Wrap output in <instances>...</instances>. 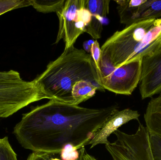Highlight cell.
<instances>
[{
  "mask_svg": "<svg viewBox=\"0 0 161 160\" xmlns=\"http://www.w3.org/2000/svg\"><path fill=\"white\" fill-rule=\"evenodd\" d=\"M140 116V114L138 111L129 108L118 111L111 116L95 133L88 145H91V148H92L98 144H108L109 143L108 138L111 134L131 120H136L139 123Z\"/></svg>",
  "mask_w": 161,
  "mask_h": 160,
  "instance_id": "9",
  "label": "cell"
},
{
  "mask_svg": "<svg viewBox=\"0 0 161 160\" xmlns=\"http://www.w3.org/2000/svg\"><path fill=\"white\" fill-rule=\"evenodd\" d=\"M97 90V88L91 82L84 80L80 81L72 89L74 105H78L92 97Z\"/></svg>",
  "mask_w": 161,
  "mask_h": 160,
  "instance_id": "12",
  "label": "cell"
},
{
  "mask_svg": "<svg viewBox=\"0 0 161 160\" xmlns=\"http://www.w3.org/2000/svg\"><path fill=\"white\" fill-rule=\"evenodd\" d=\"M94 42V40H89L84 41L83 42V47L84 49V50L87 53H90V50H91V47H92V44Z\"/></svg>",
  "mask_w": 161,
  "mask_h": 160,
  "instance_id": "21",
  "label": "cell"
},
{
  "mask_svg": "<svg viewBox=\"0 0 161 160\" xmlns=\"http://www.w3.org/2000/svg\"><path fill=\"white\" fill-rule=\"evenodd\" d=\"M0 160H18L17 154L12 149L8 137L0 138Z\"/></svg>",
  "mask_w": 161,
  "mask_h": 160,
  "instance_id": "15",
  "label": "cell"
},
{
  "mask_svg": "<svg viewBox=\"0 0 161 160\" xmlns=\"http://www.w3.org/2000/svg\"><path fill=\"white\" fill-rule=\"evenodd\" d=\"M161 47V18L132 23L116 31L101 48V59L115 67L142 58Z\"/></svg>",
  "mask_w": 161,
  "mask_h": 160,
  "instance_id": "3",
  "label": "cell"
},
{
  "mask_svg": "<svg viewBox=\"0 0 161 160\" xmlns=\"http://www.w3.org/2000/svg\"><path fill=\"white\" fill-rule=\"evenodd\" d=\"M142 58L133 59L115 67L100 59L97 70L98 82L105 89L119 95H130L140 83Z\"/></svg>",
  "mask_w": 161,
  "mask_h": 160,
  "instance_id": "5",
  "label": "cell"
},
{
  "mask_svg": "<svg viewBox=\"0 0 161 160\" xmlns=\"http://www.w3.org/2000/svg\"><path fill=\"white\" fill-rule=\"evenodd\" d=\"M83 80L92 82L99 91H105L98 82L91 55L73 46L50 62L46 69L34 80L50 100L74 105L73 88Z\"/></svg>",
  "mask_w": 161,
  "mask_h": 160,
  "instance_id": "2",
  "label": "cell"
},
{
  "mask_svg": "<svg viewBox=\"0 0 161 160\" xmlns=\"http://www.w3.org/2000/svg\"><path fill=\"white\" fill-rule=\"evenodd\" d=\"M53 155L44 152H33L29 155L27 160H50Z\"/></svg>",
  "mask_w": 161,
  "mask_h": 160,
  "instance_id": "19",
  "label": "cell"
},
{
  "mask_svg": "<svg viewBox=\"0 0 161 160\" xmlns=\"http://www.w3.org/2000/svg\"><path fill=\"white\" fill-rule=\"evenodd\" d=\"M139 84L142 100L161 93V47L142 58Z\"/></svg>",
  "mask_w": 161,
  "mask_h": 160,
  "instance_id": "8",
  "label": "cell"
},
{
  "mask_svg": "<svg viewBox=\"0 0 161 160\" xmlns=\"http://www.w3.org/2000/svg\"><path fill=\"white\" fill-rule=\"evenodd\" d=\"M120 22L129 26L150 19L161 18V0H118Z\"/></svg>",
  "mask_w": 161,
  "mask_h": 160,
  "instance_id": "7",
  "label": "cell"
},
{
  "mask_svg": "<svg viewBox=\"0 0 161 160\" xmlns=\"http://www.w3.org/2000/svg\"><path fill=\"white\" fill-rule=\"evenodd\" d=\"M85 3L86 0H65L61 9L56 13L59 19V29L55 43L63 39L64 50L74 46L90 23L92 15L85 8Z\"/></svg>",
  "mask_w": 161,
  "mask_h": 160,
  "instance_id": "6",
  "label": "cell"
},
{
  "mask_svg": "<svg viewBox=\"0 0 161 160\" xmlns=\"http://www.w3.org/2000/svg\"><path fill=\"white\" fill-rule=\"evenodd\" d=\"M65 0H30L31 6L38 12L43 13H57L62 8Z\"/></svg>",
  "mask_w": 161,
  "mask_h": 160,
  "instance_id": "13",
  "label": "cell"
},
{
  "mask_svg": "<svg viewBox=\"0 0 161 160\" xmlns=\"http://www.w3.org/2000/svg\"><path fill=\"white\" fill-rule=\"evenodd\" d=\"M60 157L61 160H78L79 152L74 145L68 144L61 150Z\"/></svg>",
  "mask_w": 161,
  "mask_h": 160,
  "instance_id": "16",
  "label": "cell"
},
{
  "mask_svg": "<svg viewBox=\"0 0 161 160\" xmlns=\"http://www.w3.org/2000/svg\"><path fill=\"white\" fill-rule=\"evenodd\" d=\"M150 142L155 160H161V138L150 135Z\"/></svg>",
  "mask_w": 161,
  "mask_h": 160,
  "instance_id": "17",
  "label": "cell"
},
{
  "mask_svg": "<svg viewBox=\"0 0 161 160\" xmlns=\"http://www.w3.org/2000/svg\"><path fill=\"white\" fill-rule=\"evenodd\" d=\"M50 98L34 80L22 79L14 70L0 71V118L12 116L31 103Z\"/></svg>",
  "mask_w": 161,
  "mask_h": 160,
  "instance_id": "4",
  "label": "cell"
},
{
  "mask_svg": "<svg viewBox=\"0 0 161 160\" xmlns=\"http://www.w3.org/2000/svg\"><path fill=\"white\" fill-rule=\"evenodd\" d=\"M78 160H97L91 155L87 153L85 147H83L80 149L79 151V158Z\"/></svg>",
  "mask_w": 161,
  "mask_h": 160,
  "instance_id": "20",
  "label": "cell"
},
{
  "mask_svg": "<svg viewBox=\"0 0 161 160\" xmlns=\"http://www.w3.org/2000/svg\"><path fill=\"white\" fill-rule=\"evenodd\" d=\"M144 120L149 134L161 138V94L148 102Z\"/></svg>",
  "mask_w": 161,
  "mask_h": 160,
  "instance_id": "11",
  "label": "cell"
},
{
  "mask_svg": "<svg viewBox=\"0 0 161 160\" xmlns=\"http://www.w3.org/2000/svg\"><path fill=\"white\" fill-rule=\"evenodd\" d=\"M50 160H61L59 159L56 158H53V157H52L50 159Z\"/></svg>",
  "mask_w": 161,
  "mask_h": 160,
  "instance_id": "22",
  "label": "cell"
},
{
  "mask_svg": "<svg viewBox=\"0 0 161 160\" xmlns=\"http://www.w3.org/2000/svg\"><path fill=\"white\" fill-rule=\"evenodd\" d=\"M110 2L108 0H86L85 8L92 16L85 33L94 39L101 37L104 19L109 13Z\"/></svg>",
  "mask_w": 161,
  "mask_h": 160,
  "instance_id": "10",
  "label": "cell"
},
{
  "mask_svg": "<svg viewBox=\"0 0 161 160\" xmlns=\"http://www.w3.org/2000/svg\"><path fill=\"white\" fill-rule=\"evenodd\" d=\"M90 55L94 63L96 70L99 68V64L101 59V50L99 43L97 40H94L90 50Z\"/></svg>",
  "mask_w": 161,
  "mask_h": 160,
  "instance_id": "18",
  "label": "cell"
},
{
  "mask_svg": "<svg viewBox=\"0 0 161 160\" xmlns=\"http://www.w3.org/2000/svg\"><path fill=\"white\" fill-rule=\"evenodd\" d=\"M118 109L116 105L91 109L50 100L24 114L13 133L23 147L33 152L60 154L68 144L78 150L88 145Z\"/></svg>",
  "mask_w": 161,
  "mask_h": 160,
  "instance_id": "1",
  "label": "cell"
},
{
  "mask_svg": "<svg viewBox=\"0 0 161 160\" xmlns=\"http://www.w3.org/2000/svg\"><path fill=\"white\" fill-rule=\"evenodd\" d=\"M30 6V0H0V16L11 10Z\"/></svg>",
  "mask_w": 161,
  "mask_h": 160,
  "instance_id": "14",
  "label": "cell"
}]
</instances>
